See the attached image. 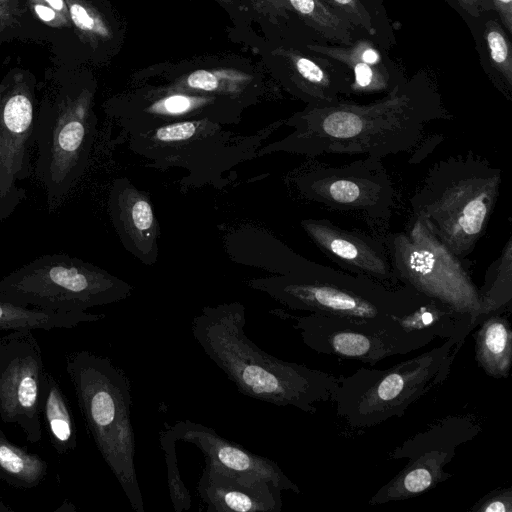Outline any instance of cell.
I'll return each instance as SVG.
<instances>
[{
	"mask_svg": "<svg viewBox=\"0 0 512 512\" xmlns=\"http://www.w3.org/2000/svg\"><path fill=\"white\" fill-rule=\"evenodd\" d=\"M449 118L431 81L418 74L368 104L339 98L307 105L286 121L291 133L258 155L288 152L310 158L344 154L382 159L416 148L428 123Z\"/></svg>",
	"mask_w": 512,
	"mask_h": 512,
	"instance_id": "6da1fadb",
	"label": "cell"
},
{
	"mask_svg": "<svg viewBox=\"0 0 512 512\" xmlns=\"http://www.w3.org/2000/svg\"><path fill=\"white\" fill-rule=\"evenodd\" d=\"M246 310L240 302L206 306L192 321V334L204 353L239 393L277 406L313 414L332 402L340 377L261 350L245 333Z\"/></svg>",
	"mask_w": 512,
	"mask_h": 512,
	"instance_id": "7a4b0ae2",
	"label": "cell"
},
{
	"mask_svg": "<svg viewBox=\"0 0 512 512\" xmlns=\"http://www.w3.org/2000/svg\"><path fill=\"white\" fill-rule=\"evenodd\" d=\"M500 185L501 170L469 152L434 163L409 201L413 216L464 259L488 227Z\"/></svg>",
	"mask_w": 512,
	"mask_h": 512,
	"instance_id": "3957f363",
	"label": "cell"
},
{
	"mask_svg": "<svg viewBox=\"0 0 512 512\" xmlns=\"http://www.w3.org/2000/svg\"><path fill=\"white\" fill-rule=\"evenodd\" d=\"M65 368L86 429L135 512H144L135 469L131 382L108 357L88 350L66 354Z\"/></svg>",
	"mask_w": 512,
	"mask_h": 512,
	"instance_id": "277c9868",
	"label": "cell"
},
{
	"mask_svg": "<svg viewBox=\"0 0 512 512\" xmlns=\"http://www.w3.org/2000/svg\"><path fill=\"white\" fill-rule=\"evenodd\" d=\"M249 286L292 310L366 323L401 318L428 298L405 285L390 287L326 265L307 275L253 279Z\"/></svg>",
	"mask_w": 512,
	"mask_h": 512,
	"instance_id": "5b68a950",
	"label": "cell"
},
{
	"mask_svg": "<svg viewBox=\"0 0 512 512\" xmlns=\"http://www.w3.org/2000/svg\"><path fill=\"white\" fill-rule=\"evenodd\" d=\"M463 343L450 337L433 349L386 369L361 367L340 377L336 414L355 429L371 428L405 412L449 376Z\"/></svg>",
	"mask_w": 512,
	"mask_h": 512,
	"instance_id": "8992f818",
	"label": "cell"
},
{
	"mask_svg": "<svg viewBox=\"0 0 512 512\" xmlns=\"http://www.w3.org/2000/svg\"><path fill=\"white\" fill-rule=\"evenodd\" d=\"M272 130L246 136L227 131L209 119L167 124L139 135L126 136L129 148L154 167L188 171V185L217 183L237 164L251 159Z\"/></svg>",
	"mask_w": 512,
	"mask_h": 512,
	"instance_id": "52a82bcc",
	"label": "cell"
},
{
	"mask_svg": "<svg viewBox=\"0 0 512 512\" xmlns=\"http://www.w3.org/2000/svg\"><path fill=\"white\" fill-rule=\"evenodd\" d=\"M133 287L64 253L42 255L0 280V298L26 307L82 312L126 299Z\"/></svg>",
	"mask_w": 512,
	"mask_h": 512,
	"instance_id": "ba28073f",
	"label": "cell"
},
{
	"mask_svg": "<svg viewBox=\"0 0 512 512\" xmlns=\"http://www.w3.org/2000/svg\"><path fill=\"white\" fill-rule=\"evenodd\" d=\"M93 91L61 93L36 114V161L33 174L56 209L84 174L96 134Z\"/></svg>",
	"mask_w": 512,
	"mask_h": 512,
	"instance_id": "9c48e42d",
	"label": "cell"
},
{
	"mask_svg": "<svg viewBox=\"0 0 512 512\" xmlns=\"http://www.w3.org/2000/svg\"><path fill=\"white\" fill-rule=\"evenodd\" d=\"M381 236L400 285L450 307L476 328L481 311L479 288L462 259L435 236L423 218L413 216L407 232Z\"/></svg>",
	"mask_w": 512,
	"mask_h": 512,
	"instance_id": "30bf717a",
	"label": "cell"
},
{
	"mask_svg": "<svg viewBox=\"0 0 512 512\" xmlns=\"http://www.w3.org/2000/svg\"><path fill=\"white\" fill-rule=\"evenodd\" d=\"M291 182L304 200L356 216L383 235L395 207V188L382 159L365 156L331 166L308 163L294 172Z\"/></svg>",
	"mask_w": 512,
	"mask_h": 512,
	"instance_id": "8fae6325",
	"label": "cell"
},
{
	"mask_svg": "<svg viewBox=\"0 0 512 512\" xmlns=\"http://www.w3.org/2000/svg\"><path fill=\"white\" fill-rule=\"evenodd\" d=\"M303 343L311 350L374 366L387 357L419 350L435 339L431 333L412 331L399 318L389 322H357L309 313L290 316Z\"/></svg>",
	"mask_w": 512,
	"mask_h": 512,
	"instance_id": "7c38bea8",
	"label": "cell"
},
{
	"mask_svg": "<svg viewBox=\"0 0 512 512\" xmlns=\"http://www.w3.org/2000/svg\"><path fill=\"white\" fill-rule=\"evenodd\" d=\"M36 110L34 90L23 74L0 84V222L26 198L18 182L33 174Z\"/></svg>",
	"mask_w": 512,
	"mask_h": 512,
	"instance_id": "4fadbf2b",
	"label": "cell"
},
{
	"mask_svg": "<svg viewBox=\"0 0 512 512\" xmlns=\"http://www.w3.org/2000/svg\"><path fill=\"white\" fill-rule=\"evenodd\" d=\"M47 373L32 331L17 330L0 337V420L20 427L31 443L42 438L41 405Z\"/></svg>",
	"mask_w": 512,
	"mask_h": 512,
	"instance_id": "5bb4252c",
	"label": "cell"
},
{
	"mask_svg": "<svg viewBox=\"0 0 512 512\" xmlns=\"http://www.w3.org/2000/svg\"><path fill=\"white\" fill-rule=\"evenodd\" d=\"M301 227L315 246L343 271L398 287L382 236L338 226L325 218H308Z\"/></svg>",
	"mask_w": 512,
	"mask_h": 512,
	"instance_id": "9a60e30c",
	"label": "cell"
},
{
	"mask_svg": "<svg viewBox=\"0 0 512 512\" xmlns=\"http://www.w3.org/2000/svg\"><path fill=\"white\" fill-rule=\"evenodd\" d=\"M222 100L231 99L167 88L152 92L142 103L117 116L126 136L187 120L209 119L222 125L236 122L237 115L229 113Z\"/></svg>",
	"mask_w": 512,
	"mask_h": 512,
	"instance_id": "2e32d148",
	"label": "cell"
},
{
	"mask_svg": "<svg viewBox=\"0 0 512 512\" xmlns=\"http://www.w3.org/2000/svg\"><path fill=\"white\" fill-rule=\"evenodd\" d=\"M162 433L175 442L181 440L194 444L203 452L208 462L225 470L262 478L281 490L296 494L301 492L275 461L254 454L239 444L225 439L210 427L190 420H182L174 425H166Z\"/></svg>",
	"mask_w": 512,
	"mask_h": 512,
	"instance_id": "e0dca14e",
	"label": "cell"
},
{
	"mask_svg": "<svg viewBox=\"0 0 512 512\" xmlns=\"http://www.w3.org/2000/svg\"><path fill=\"white\" fill-rule=\"evenodd\" d=\"M360 33L350 45L308 44L311 52L344 67L349 76L348 95L390 93L406 80L403 73L372 37Z\"/></svg>",
	"mask_w": 512,
	"mask_h": 512,
	"instance_id": "ac0fdd59",
	"label": "cell"
},
{
	"mask_svg": "<svg viewBox=\"0 0 512 512\" xmlns=\"http://www.w3.org/2000/svg\"><path fill=\"white\" fill-rule=\"evenodd\" d=\"M281 489L253 475L225 470L210 462L197 484L209 512H280Z\"/></svg>",
	"mask_w": 512,
	"mask_h": 512,
	"instance_id": "d6986e66",
	"label": "cell"
},
{
	"mask_svg": "<svg viewBox=\"0 0 512 512\" xmlns=\"http://www.w3.org/2000/svg\"><path fill=\"white\" fill-rule=\"evenodd\" d=\"M108 211L125 249L144 264H154L158 258L160 227L148 195L126 178L115 179Z\"/></svg>",
	"mask_w": 512,
	"mask_h": 512,
	"instance_id": "ffe728a7",
	"label": "cell"
},
{
	"mask_svg": "<svg viewBox=\"0 0 512 512\" xmlns=\"http://www.w3.org/2000/svg\"><path fill=\"white\" fill-rule=\"evenodd\" d=\"M273 54L285 59L290 81L296 94L310 104H322L339 99L340 95H348L349 76L340 65L325 58L320 63L300 51L292 48H278ZM324 58V57H323Z\"/></svg>",
	"mask_w": 512,
	"mask_h": 512,
	"instance_id": "44dd1931",
	"label": "cell"
},
{
	"mask_svg": "<svg viewBox=\"0 0 512 512\" xmlns=\"http://www.w3.org/2000/svg\"><path fill=\"white\" fill-rule=\"evenodd\" d=\"M456 456V450L437 449L420 453L386 484H384L368 501L370 505L387 504L420 496L435 488L451 477L444 470Z\"/></svg>",
	"mask_w": 512,
	"mask_h": 512,
	"instance_id": "7402d4cb",
	"label": "cell"
},
{
	"mask_svg": "<svg viewBox=\"0 0 512 512\" xmlns=\"http://www.w3.org/2000/svg\"><path fill=\"white\" fill-rule=\"evenodd\" d=\"M481 66L494 86L509 100L512 96V51L510 35L498 15L483 11L468 20Z\"/></svg>",
	"mask_w": 512,
	"mask_h": 512,
	"instance_id": "603a6c76",
	"label": "cell"
},
{
	"mask_svg": "<svg viewBox=\"0 0 512 512\" xmlns=\"http://www.w3.org/2000/svg\"><path fill=\"white\" fill-rule=\"evenodd\" d=\"M481 430L479 420L472 414L449 415L396 446L388 459H410L429 450H457L460 445L474 439Z\"/></svg>",
	"mask_w": 512,
	"mask_h": 512,
	"instance_id": "cb8c5ba5",
	"label": "cell"
},
{
	"mask_svg": "<svg viewBox=\"0 0 512 512\" xmlns=\"http://www.w3.org/2000/svg\"><path fill=\"white\" fill-rule=\"evenodd\" d=\"M476 327L475 359L478 366L492 378H507L512 364V330L508 313H490Z\"/></svg>",
	"mask_w": 512,
	"mask_h": 512,
	"instance_id": "d4e9b609",
	"label": "cell"
},
{
	"mask_svg": "<svg viewBox=\"0 0 512 512\" xmlns=\"http://www.w3.org/2000/svg\"><path fill=\"white\" fill-rule=\"evenodd\" d=\"M103 318L104 314L45 310L0 298V331L70 329Z\"/></svg>",
	"mask_w": 512,
	"mask_h": 512,
	"instance_id": "484cf974",
	"label": "cell"
},
{
	"mask_svg": "<svg viewBox=\"0 0 512 512\" xmlns=\"http://www.w3.org/2000/svg\"><path fill=\"white\" fill-rule=\"evenodd\" d=\"M41 421L53 449L67 455L77 447L75 420L69 401L57 379L47 373L41 405Z\"/></svg>",
	"mask_w": 512,
	"mask_h": 512,
	"instance_id": "4316f807",
	"label": "cell"
},
{
	"mask_svg": "<svg viewBox=\"0 0 512 512\" xmlns=\"http://www.w3.org/2000/svg\"><path fill=\"white\" fill-rule=\"evenodd\" d=\"M48 463L38 454L12 443L0 429V478L16 489H33L47 477Z\"/></svg>",
	"mask_w": 512,
	"mask_h": 512,
	"instance_id": "83f0119b",
	"label": "cell"
},
{
	"mask_svg": "<svg viewBox=\"0 0 512 512\" xmlns=\"http://www.w3.org/2000/svg\"><path fill=\"white\" fill-rule=\"evenodd\" d=\"M252 81V75L238 69H198L182 76L170 88L237 100Z\"/></svg>",
	"mask_w": 512,
	"mask_h": 512,
	"instance_id": "f1b7e54d",
	"label": "cell"
},
{
	"mask_svg": "<svg viewBox=\"0 0 512 512\" xmlns=\"http://www.w3.org/2000/svg\"><path fill=\"white\" fill-rule=\"evenodd\" d=\"M480 320L494 312L512 311V237L509 236L500 255L486 270L484 283L479 289ZM479 320V322H480Z\"/></svg>",
	"mask_w": 512,
	"mask_h": 512,
	"instance_id": "f546056e",
	"label": "cell"
},
{
	"mask_svg": "<svg viewBox=\"0 0 512 512\" xmlns=\"http://www.w3.org/2000/svg\"><path fill=\"white\" fill-rule=\"evenodd\" d=\"M287 2L291 10L307 26L332 44L350 45L362 33L349 20L321 0H287Z\"/></svg>",
	"mask_w": 512,
	"mask_h": 512,
	"instance_id": "4dcf8cb0",
	"label": "cell"
},
{
	"mask_svg": "<svg viewBox=\"0 0 512 512\" xmlns=\"http://www.w3.org/2000/svg\"><path fill=\"white\" fill-rule=\"evenodd\" d=\"M69 18L81 37L96 46L112 38V30L102 14L85 0H65Z\"/></svg>",
	"mask_w": 512,
	"mask_h": 512,
	"instance_id": "1f68e13d",
	"label": "cell"
},
{
	"mask_svg": "<svg viewBox=\"0 0 512 512\" xmlns=\"http://www.w3.org/2000/svg\"><path fill=\"white\" fill-rule=\"evenodd\" d=\"M175 443L174 440L162 432L160 433V444L165 455L167 467L170 498L175 512H182L190 508L191 499L188 490L181 480L180 472L177 467Z\"/></svg>",
	"mask_w": 512,
	"mask_h": 512,
	"instance_id": "d6a6232c",
	"label": "cell"
},
{
	"mask_svg": "<svg viewBox=\"0 0 512 512\" xmlns=\"http://www.w3.org/2000/svg\"><path fill=\"white\" fill-rule=\"evenodd\" d=\"M321 1L339 15L349 20L359 31L374 38L381 45L374 19L362 0Z\"/></svg>",
	"mask_w": 512,
	"mask_h": 512,
	"instance_id": "836d02e7",
	"label": "cell"
},
{
	"mask_svg": "<svg viewBox=\"0 0 512 512\" xmlns=\"http://www.w3.org/2000/svg\"><path fill=\"white\" fill-rule=\"evenodd\" d=\"M473 512H512V488H496L477 502L469 509Z\"/></svg>",
	"mask_w": 512,
	"mask_h": 512,
	"instance_id": "e575fe53",
	"label": "cell"
},
{
	"mask_svg": "<svg viewBox=\"0 0 512 512\" xmlns=\"http://www.w3.org/2000/svg\"><path fill=\"white\" fill-rule=\"evenodd\" d=\"M253 3L259 12L273 22L288 19L289 13L292 12L287 0H253Z\"/></svg>",
	"mask_w": 512,
	"mask_h": 512,
	"instance_id": "d590c367",
	"label": "cell"
},
{
	"mask_svg": "<svg viewBox=\"0 0 512 512\" xmlns=\"http://www.w3.org/2000/svg\"><path fill=\"white\" fill-rule=\"evenodd\" d=\"M31 9L35 15L44 23L54 27L68 26L70 19L49 7L41 0H29Z\"/></svg>",
	"mask_w": 512,
	"mask_h": 512,
	"instance_id": "8d00e7d4",
	"label": "cell"
},
{
	"mask_svg": "<svg viewBox=\"0 0 512 512\" xmlns=\"http://www.w3.org/2000/svg\"><path fill=\"white\" fill-rule=\"evenodd\" d=\"M484 10L494 11L508 34H512V0H486Z\"/></svg>",
	"mask_w": 512,
	"mask_h": 512,
	"instance_id": "74e56055",
	"label": "cell"
},
{
	"mask_svg": "<svg viewBox=\"0 0 512 512\" xmlns=\"http://www.w3.org/2000/svg\"><path fill=\"white\" fill-rule=\"evenodd\" d=\"M462 18L467 22L470 19L477 18L485 8L486 0H446Z\"/></svg>",
	"mask_w": 512,
	"mask_h": 512,
	"instance_id": "f35d334b",
	"label": "cell"
},
{
	"mask_svg": "<svg viewBox=\"0 0 512 512\" xmlns=\"http://www.w3.org/2000/svg\"><path fill=\"white\" fill-rule=\"evenodd\" d=\"M442 137L440 135H433L423 142V144L418 148L414 153V159H411L410 162H420L423 158H425L429 153H431L434 148L441 142Z\"/></svg>",
	"mask_w": 512,
	"mask_h": 512,
	"instance_id": "ab89813d",
	"label": "cell"
},
{
	"mask_svg": "<svg viewBox=\"0 0 512 512\" xmlns=\"http://www.w3.org/2000/svg\"><path fill=\"white\" fill-rule=\"evenodd\" d=\"M43 3L53 8L61 15L66 18H69V11L65 0H41ZM70 19V18H69Z\"/></svg>",
	"mask_w": 512,
	"mask_h": 512,
	"instance_id": "60d3db41",
	"label": "cell"
},
{
	"mask_svg": "<svg viewBox=\"0 0 512 512\" xmlns=\"http://www.w3.org/2000/svg\"><path fill=\"white\" fill-rule=\"evenodd\" d=\"M12 20V15L10 14L7 7L0 3V26H7L10 24Z\"/></svg>",
	"mask_w": 512,
	"mask_h": 512,
	"instance_id": "b9f144b4",
	"label": "cell"
},
{
	"mask_svg": "<svg viewBox=\"0 0 512 512\" xmlns=\"http://www.w3.org/2000/svg\"><path fill=\"white\" fill-rule=\"evenodd\" d=\"M75 511L74 505L69 502L68 500H65L59 508L56 509V512H71Z\"/></svg>",
	"mask_w": 512,
	"mask_h": 512,
	"instance_id": "7bdbcfd3",
	"label": "cell"
},
{
	"mask_svg": "<svg viewBox=\"0 0 512 512\" xmlns=\"http://www.w3.org/2000/svg\"><path fill=\"white\" fill-rule=\"evenodd\" d=\"M13 509L0 498V512H12Z\"/></svg>",
	"mask_w": 512,
	"mask_h": 512,
	"instance_id": "ee69618b",
	"label": "cell"
},
{
	"mask_svg": "<svg viewBox=\"0 0 512 512\" xmlns=\"http://www.w3.org/2000/svg\"><path fill=\"white\" fill-rule=\"evenodd\" d=\"M218 2H221V3H225V4H229L232 2V0H216Z\"/></svg>",
	"mask_w": 512,
	"mask_h": 512,
	"instance_id": "f6af8a7d",
	"label": "cell"
}]
</instances>
